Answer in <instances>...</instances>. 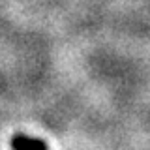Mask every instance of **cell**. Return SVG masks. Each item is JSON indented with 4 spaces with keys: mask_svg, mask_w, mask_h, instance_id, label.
Instances as JSON below:
<instances>
[{
    "mask_svg": "<svg viewBox=\"0 0 150 150\" xmlns=\"http://www.w3.org/2000/svg\"><path fill=\"white\" fill-rule=\"evenodd\" d=\"M11 150H47V144L40 139H32L23 133H17L11 137Z\"/></svg>",
    "mask_w": 150,
    "mask_h": 150,
    "instance_id": "1",
    "label": "cell"
}]
</instances>
